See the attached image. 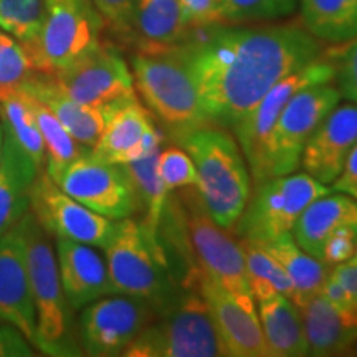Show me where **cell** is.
Segmentation results:
<instances>
[{
	"mask_svg": "<svg viewBox=\"0 0 357 357\" xmlns=\"http://www.w3.org/2000/svg\"><path fill=\"white\" fill-rule=\"evenodd\" d=\"M45 0H0V30L20 43H32L42 32Z\"/></svg>",
	"mask_w": 357,
	"mask_h": 357,
	"instance_id": "33",
	"label": "cell"
},
{
	"mask_svg": "<svg viewBox=\"0 0 357 357\" xmlns=\"http://www.w3.org/2000/svg\"><path fill=\"white\" fill-rule=\"evenodd\" d=\"M159 151L141 159L131 160V162L121 164L131 181L134 192H136L139 211L144 212V218L141 220L142 225L149 230V234L155 236H158L159 220L169 195V190L158 172Z\"/></svg>",
	"mask_w": 357,
	"mask_h": 357,
	"instance_id": "29",
	"label": "cell"
},
{
	"mask_svg": "<svg viewBox=\"0 0 357 357\" xmlns=\"http://www.w3.org/2000/svg\"><path fill=\"white\" fill-rule=\"evenodd\" d=\"M56 263L65 296L73 310L116 294L108 266L91 245L56 236Z\"/></svg>",
	"mask_w": 357,
	"mask_h": 357,
	"instance_id": "20",
	"label": "cell"
},
{
	"mask_svg": "<svg viewBox=\"0 0 357 357\" xmlns=\"http://www.w3.org/2000/svg\"><path fill=\"white\" fill-rule=\"evenodd\" d=\"M181 0H132L131 42L137 50H158L189 37Z\"/></svg>",
	"mask_w": 357,
	"mask_h": 357,
	"instance_id": "24",
	"label": "cell"
},
{
	"mask_svg": "<svg viewBox=\"0 0 357 357\" xmlns=\"http://www.w3.org/2000/svg\"><path fill=\"white\" fill-rule=\"evenodd\" d=\"M260 245L288 273L294 288V305L298 307L314 294L321 293V288L333 268H329L319 258L306 253L294 242L289 231Z\"/></svg>",
	"mask_w": 357,
	"mask_h": 357,
	"instance_id": "27",
	"label": "cell"
},
{
	"mask_svg": "<svg viewBox=\"0 0 357 357\" xmlns=\"http://www.w3.org/2000/svg\"><path fill=\"white\" fill-rule=\"evenodd\" d=\"M24 95L26 101H29L30 108H32L40 132H42L48 174L58 171V169H61L66 164H70L71 160H75L86 153V146L75 141L73 136L66 131L63 124L58 121L56 116L43 102L35 100L33 96L26 95V93H24Z\"/></svg>",
	"mask_w": 357,
	"mask_h": 357,
	"instance_id": "32",
	"label": "cell"
},
{
	"mask_svg": "<svg viewBox=\"0 0 357 357\" xmlns=\"http://www.w3.org/2000/svg\"><path fill=\"white\" fill-rule=\"evenodd\" d=\"M48 176L70 197L111 220L139 212L136 192L123 166L105 162L91 153H84Z\"/></svg>",
	"mask_w": 357,
	"mask_h": 357,
	"instance_id": "11",
	"label": "cell"
},
{
	"mask_svg": "<svg viewBox=\"0 0 357 357\" xmlns=\"http://www.w3.org/2000/svg\"><path fill=\"white\" fill-rule=\"evenodd\" d=\"M331 190L341 192V194H346L357 200V142L351 149L349 155H347L341 174L333 182Z\"/></svg>",
	"mask_w": 357,
	"mask_h": 357,
	"instance_id": "42",
	"label": "cell"
},
{
	"mask_svg": "<svg viewBox=\"0 0 357 357\" xmlns=\"http://www.w3.org/2000/svg\"><path fill=\"white\" fill-rule=\"evenodd\" d=\"M2 144H3V129H2V123H0V155H2Z\"/></svg>",
	"mask_w": 357,
	"mask_h": 357,
	"instance_id": "44",
	"label": "cell"
},
{
	"mask_svg": "<svg viewBox=\"0 0 357 357\" xmlns=\"http://www.w3.org/2000/svg\"><path fill=\"white\" fill-rule=\"evenodd\" d=\"M197 169V189L218 225L234 229L250 199V174L236 141L223 128L205 126L181 142Z\"/></svg>",
	"mask_w": 357,
	"mask_h": 357,
	"instance_id": "6",
	"label": "cell"
},
{
	"mask_svg": "<svg viewBox=\"0 0 357 357\" xmlns=\"http://www.w3.org/2000/svg\"><path fill=\"white\" fill-rule=\"evenodd\" d=\"M331 275L341 283V287L351 294V298L357 305V263H339V265H336L331 270Z\"/></svg>",
	"mask_w": 357,
	"mask_h": 357,
	"instance_id": "43",
	"label": "cell"
},
{
	"mask_svg": "<svg viewBox=\"0 0 357 357\" xmlns=\"http://www.w3.org/2000/svg\"><path fill=\"white\" fill-rule=\"evenodd\" d=\"M3 129V128H2ZM40 169L3 129L0 155V236L13 229L30 207V187Z\"/></svg>",
	"mask_w": 357,
	"mask_h": 357,
	"instance_id": "23",
	"label": "cell"
},
{
	"mask_svg": "<svg viewBox=\"0 0 357 357\" xmlns=\"http://www.w3.org/2000/svg\"><path fill=\"white\" fill-rule=\"evenodd\" d=\"M311 356L341 354L357 342V312L339 307L318 293L300 306Z\"/></svg>",
	"mask_w": 357,
	"mask_h": 357,
	"instance_id": "22",
	"label": "cell"
},
{
	"mask_svg": "<svg viewBox=\"0 0 357 357\" xmlns=\"http://www.w3.org/2000/svg\"><path fill=\"white\" fill-rule=\"evenodd\" d=\"M181 6L190 30L222 22V0H181Z\"/></svg>",
	"mask_w": 357,
	"mask_h": 357,
	"instance_id": "40",
	"label": "cell"
},
{
	"mask_svg": "<svg viewBox=\"0 0 357 357\" xmlns=\"http://www.w3.org/2000/svg\"><path fill=\"white\" fill-rule=\"evenodd\" d=\"M158 236L182 288L194 289L200 276H207L245 310L257 312L240 243L213 220L197 185L169 192Z\"/></svg>",
	"mask_w": 357,
	"mask_h": 357,
	"instance_id": "2",
	"label": "cell"
},
{
	"mask_svg": "<svg viewBox=\"0 0 357 357\" xmlns=\"http://www.w3.org/2000/svg\"><path fill=\"white\" fill-rule=\"evenodd\" d=\"M347 261H354V263H357V248H356L354 255H352V258H351V260H347Z\"/></svg>",
	"mask_w": 357,
	"mask_h": 357,
	"instance_id": "45",
	"label": "cell"
},
{
	"mask_svg": "<svg viewBox=\"0 0 357 357\" xmlns=\"http://www.w3.org/2000/svg\"><path fill=\"white\" fill-rule=\"evenodd\" d=\"M134 88L169 137L181 144L189 134L211 126L200 106L182 43L131 56Z\"/></svg>",
	"mask_w": 357,
	"mask_h": 357,
	"instance_id": "3",
	"label": "cell"
},
{
	"mask_svg": "<svg viewBox=\"0 0 357 357\" xmlns=\"http://www.w3.org/2000/svg\"><path fill=\"white\" fill-rule=\"evenodd\" d=\"M347 223H357V200L346 194H326L303 211L293 227V238L306 253L321 260L324 240Z\"/></svg>",
	"mask_w": 357,
	"mask_h": 357,
	"instance_id": "25",
	"label": "cell"
},
{
	"mask_svg": "<svg viewBox=\"0 0 357 357\" xmlns=\"http://www.w3.org/2000/svg\"><path fill=\"white\" fill-rule=\"evenodd\" d=\"M204 301L215 329L222 354L230 357H266L268 347L257 312L240 305L220 284L200 276L195 288Z\"/></svg>",
	"mask_w": 357,
	"mask_h": 357,
	"instance_id": "17",
	"label": "cell"
},
{
	"mask_svg": "<svg viewBox=\"0 0 357 357\" xmlns=\"http://www.w3.org/2000/svg\"><path fill=\"white\" fill-rule=\"evenodd\" d=\"M35 73L38 71L25 45L0 33V98L17 91Z\"/></svg>",
	"mask_w": 357,
	"mask_h": 357,
	"instance_id": "34",
	"label": "cell"
},
{
	"mask_svg": "<svg viewBox=\"0 0 357 357\" xmlns=\"http://www.w3.org/2000/svg\"><path fill=\"white\" fill-rule=\"evenodd\" d=\"M334 70L337 79V89L341 96H346L351 102L357 105V40L336 56Z\"/></svg>",
	"mask_w": 357,
	"mask_h": 357,
	"instance_id": "39",
	"label": "cell"
},
{
	"mask_svg": "<svg viewBox=\"0 0 357 357\" xmlns=\"http://www.w3.org/2000/svg\"><path fill=\"white\" fill-rule=\"evenodd\" d=\"M158 172L169 192L182 189L187 185H197V169L185 149L167 147L159 151Z\"/></svg>",
	"mask_w": 357,
	"mask_h": 357,
	"instance_id": "36",
	"label": "cell"
},
{
	"mask_svg": "<svg viewBox=\"0 0 357 357\" xmlns=\"http://www.w3.org/2000/svg\"><path fill=\"white\" fill-rule=\"evenodd\" d=\"M37 356L32 342L12 324H0V357H33Z\"/></svg>",
	"mask_w": 357,
	"mask_h": 357,
	"instance_id": "41",
	"label": "cell"
},
{
	"mask_svg": "<svg viewBox=\"0 0 357 357\" xmlns=\"http://www.w3.org/2000/svg\"><path fill=\"white\" fill-rule=\"evenodd\" d=\"M164 136L149 109L136 96L116 102L100 139L91 147L95 158L109 164L131 162L160 149Z\"/></svg>",
	"mask_w": 357,
	"mask_h": 357,
	"instance_id": "16",
	"label": "cell"
},
{
	"mask_svg": "<svg viewBox=\"0 0 357 357\" xmlns=\"http://www.w3.org/2000/svg\"><path fill=\"white\" fill-rule=\"evenodd\" d=\"M260 324L268 357L307 356V342L300 307L284 294H273L260 301Z\"/></svg>",
	"mask_w": 357,
	"mask_h": 357,
	"instance_id": "26",
	"label": "cell"
},
{
	"mask_svg": "<svg viewBox=\"0 0 357 357\" xmlns=\"http://www.w3.org/2000/svg\"><path fill=\"white\" fill-rule=\"evenodd\" d=\"M105 250L106 266L114 293L141 298L162 312L184 288L174 278L159 236L142 222L119 218Z\"/></svg>",
	"mask_w": 357,
	"mask_h": 357,
	"instance_id": "5",
	"label": "cell"
},
{
	"mask_svg": "<svg viewBox=\"0 0 357 357\" xmlns=\"http://www.w3.org/2000/svg\"><path fill=\"white\" fill-rule=\"evenodd\" d=\"M20 91L43 102L75 141L91 149L100 139L116 102L106 106L83 105L66 95L52 75L35 73L19 88ZM119 102V101H118Z\"/></svg>",
	"mask_w": 357,
	"mask_h": 357,
	"instance_id": "21",
	"label": "cell"
},
{
	"mask_svg": "<svg viewBox=\"0 0 357 357\" xmlns=\"http://www.w3.org/2000/svg\"><path fill=\"white\" fill-rule=\"evenodd\" d=\"M158 312L149 303L128 294H108L83 307L78 339L83 354L123 356Z\"/></svg>",
	"mask_w": 357,
	"mask_h": 357,
	"instance_id": "12",
	"label": "cell"
},
{
	"mask_svg": "<svg viewBox=\"0 0 357 357\" xmlns=\"http://www.w3.org/2000/svg\"><path fill=\"white\" fill-rule=\"evenodd\" d=\"M357 248V223L339 227L324 240L321 260L329 268L351 260Z\"/></svg>",
	"mask_w": 357,
	"mask_h": 357,
	"instance_id": "37",
	"label": "cell"
},
{
	"mask_svg": "<svg viewBox=\"0 0 357 357\" xmlns=\"http://www.w3.org/2000/svg\"><path fill=\"white\" fill-rule=\"evenodd\" d=\"M0 123L42 171L45 162L43 137L29 101L19 89L0 98Z\"/></svg>",
	"mask_w": 357,
	"mask_h": 357,
	"instance_id": "31",
	"label": "cell"
},
{
	"mask_svg": "<svg viewBox=\"0 0 357 357\" xmlns=\"http://www.w3.org/2000/svg\"><path fill=\"white\" fill-rule=\"evenodd\" d=\"M19 227L24 235L30 288L37 312V351L53 357L82 356L78 328L73 324V307L61 287L52 236L30 208L20 218Z\"/></svg>",
	"mask_w": 357,
	"mask_h": 357,
	"instance_id": "4",
	"label": "cell"
},
{
	"mask_svg": "<svg viewBox=\"0 0 357 357\" xmlns=\"http://www.w3.org/2000/svg\"><path fill=\"white\" fill-rule=\"evenodd\" d=\"M47 17L38 38L22 43L38 73L55 75L101 43L105 24L91 0H45Z\"/></svg>",
	"mask_w": 357,
	"mask_h": 357,
	"instance_id": "8",
	"label": "cell"
},
{
	"mask_svg": "<svg viewBox=\"0 0 357 357\" xmlns=\"http://www.w3.org/2000/svg\"><path fill=\"white\" fill-rule=\"evenodd\" d=\"M298 0H222V22L242 24V22L275 20L294 12Z\"/></svg>",
	"mask_w": 357,
	"mask_h": 357,
	"instance_id": "35",
	"label": "cell"
},
{
	"mask_svg": "<svg viewBox=\"0 0 357 357\" xmlns=\"http://www.w3.org/2000/svg\"><path fill=\"white\" fill-rule=\"evenodd\" d=\"M182 48L207 119L231 129L280 79L321 55L318 38L298 24L200 26Z\"/></svg>",
	"mask_w": 357,
	"mask_h": 357,
	"instance_id": "1",
	"label": "cell"
},
{
	"mask_svg": "<svg viewBox=\"0 0 357 357\" xmlns=\"http://www.w3.org/2000/svg\"><path fill=\"white\" fill-rule=\"evenodd\" d=\"M66 95L83 105L106 106L136 96L132 71L113 45L100 47L52 75Z\"/></svg>",
	"mask_w": 357,
	"mask_h": 357,
	"instance_id": "15",
	"label": "cell"
},
{
	"mask_svg": "<svg viewBox=\"0 0 357 357\" xmlns=\"http://www.w3.org/2000/svg\"><path fill=\"white\" fill-rule=\"evenodd\" d=\"M257 185L235 223V234L258 243L291 231L307 205L331 192L310 174H288Z\"/></svg>",
	"mask_w": 357,
	"mask_h": 357,
	"instance_id": "9",
	"label": "cell"
},
{
	"mask_svg": "<svg viewBox=\"0 0 357 357\" xmlns=\"http://www.w3.org/2000/svg\"><path fill=\"white\" fill-rule=\"evenodd\" d=\"M341 91L329 83L301 88L281 111L271 136V172L288 176L300 166L303 149L316 128L339 105Z\"/></svg>",
	"mask_w": 357,
	"mask_h": 357,
	"instance_id": "13",
	"label": "cell"
},
{
	"mask_svg": "<svg viewBox=\"0 0 357 357\" xmlns=\"http://www.w3.org/2000/svg\"><path fill=\"white\" fill-rule=\"evenodd\" d=\"M240 248L243 253L253 298L263 301L273 294H284L294 303V288L284 268L260 243L253 242V240L242 238Z\"/></svg>",
	"mask_w": 357,
	"mask_h": 357,
	"instance_id": "30",
	"label": "cell"
},
{
	"mask_svg": "<svg viewBox=\"0 0 357 357\" xmlns=\"http://www.w3.org/2000/svg\"><path fill=\"white\" fill-rule=\"evenodd\" d=\"M0 323L15 326L37 349V312L19 223L0 236Z\"/></svg>",
	"mask_w": 357,
	"mask_h": 357,
	"instance_id": "18",
	"label": "cell"
},
{
	"mask_svg": "<svg viewBox=\"0 0 357 357\" xmlns=\"http://www.w3.org/2000/svg\"><path fill=\"white\" fill-rule=\"evenodd\" d=\"M336 75L334 63L321 61L319 58L305 68L294 71L287 78L280 79L263 100L234 126L236 139L247 159L250 174L255 184L273 178L271 172V136L287 102L301 88L311 84L331 83Z\"/></svg>",
	"mask_w": 357,
	"mask_h": 357,
	"instance_id": "10",
	"label": "cell"
},
{
	"mask_svg": "<svg viewBox=\"0 0 357 357\" xmlns=\"http://www.w3.org/2000/svg\"><path fill=\"white\" fill-rule=\"evenodd\" d=\"M301 19L312 37L331 43L357 40V0H300Z\"/></svg>",
	"mask_w": 357,
	"mask_h": 357,
	"instance_id": "28",
	"label": "cell"
},
{
	"mask_svg": "<svg viewBox=\"0 0 357 357\" xmlns=\"http://www.w3.org/2000/svg\"><path fill=\"white\" fill-rule=\"evenodd\" d=\"M128 357L223 356L207 303L197 289L184 288L126 347Z\"/></svg>",
	"mask_w": 357,
	"mask_h": 357,
	"instance_id": "7",
	"label": "cell"
},
{
	"mask_svg": "<svg viewBox=\"0 0 357 357\" xmlns=\"http://www.w3.org/2000/svg\"><path fill=\"white\" fill-rule=\"evenodd\" d=\"M30 212L52 236L105 248L114 231L116 220L102 217L70 197L47 171H40L30 187Z\"/></svg>",
	"mask_w": 357,
	"mask_h": 357,
	"instance_id": "14",
	"label": "cell"
},
{
	"mask_svg": "<svg viewBox=\"0 0 357 357\" xmlns=\"http://www.w3.org/2000/svg\"><path fill=\"white\" fill-rule=\"evenodd\" d=\"M100 13L102 24L108 25L111 32L119 38L131 42L132 0H91Z\"/></svg>",
	"mask_w": 357,
	"mask_h": 357,
	"instance_id": "38",
	"label": "cell"
},
{
	"mask_svg": "<svg viewBox=\"0 0 357 357\" xmlns=\"http://www.w3.org/2000/svg\"><path fill=\"white\" fill-rule=\"evenodd\" d=\"M357 142V105L336 106L316 128L303 149L300 164L321 184H331L341 174Z\"/></svg>",
	"mask_w": 357,
	"mask_h": 357,
	"instance_id": "19",
	"label": "cell"
}]
</instances>
